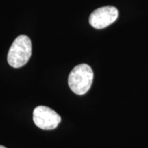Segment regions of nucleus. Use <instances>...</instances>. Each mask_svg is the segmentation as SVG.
I'll list each match as a JSON object with an SVG mask.
<instances>
[{
	"instance_id": "3",
	"label": "nucleus",
	"mask_w": 148,
	"mask_h": 148,
	"mask_svg": "<svg viewBox=\"0 0 148 148\" xmlns=\"http://www.w3.org/2000/svg\"><path fill=\"white\" fill-rule=\"evenodd\" d=\"M33 121L37 127L45 130L56 128L61 117L56 111L45 106H38L33 111Z\"/></svg>"
},
{
	"instance_id": "1",
	"label": "nucleus",
	"mask_w": 148,
	"mask_h": 148,
	"mask_svg": "<svg viewBox=\"0 0 148 148\" xmlns=\"http://www.w3.org/2000/svg\"><path fill=\"white\" fill-rule=\"evenodd\" d=\"M93 79V71L86 64L75 66L72 69L68 77L69 88L77 95L86 93L91 86Z\"/></svg>"
},
{
	"instance_id": "5",
	"label": "nucleus",
	"mask_w": 148,
	"mask_h": 148,
	"mask_svg": "<svg viewBox=\"0 0 148 148\" xmlns=\"http://www.w3.org/2000/svg\"><path fill=\"white\" fill-rule=\"evenodd\" d=\"M0 148H6V147H5L4 146H2V145H0Z\"/></svg>"
},
{
	"instance_id": "4",
	"label": "nucleus",
	"mask_w": 148,
	"mask_h": 148,
	"mask_svg": "<svg viewBox=\"0 0 148 148\" xmlns=\"http://www.w3.org/2000/svg\"><path fill=\"white\" fill-rule=\"evenodd\" d=\"M118 10L114 6H104L96 9L90 14L89 23L96 29H103L113 23L118 18Z\"/></svg>"
},
{
	"instance_id": "2",
	"label": "nucleus",
	"mask_w": 148,
	"mask_h": 148,
	"mask_svg": "<svg viewBox=\"0 0 148 148\" xmlns=\"http://www.w3.org/2000/svg\"><path fill=\"white\" fill-rule=\"evenodd\" d=\"M32 55V42L25 35L18 36L9 49L8 53V64L14 68H19L28 62Z\"/></svg>"
}]
</instances>
